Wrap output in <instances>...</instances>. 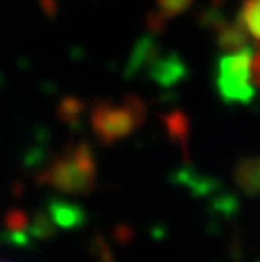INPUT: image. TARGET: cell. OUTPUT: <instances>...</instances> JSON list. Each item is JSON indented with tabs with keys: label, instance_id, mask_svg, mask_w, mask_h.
I'll return each mask as SVG.
<instances>
[{
	"label": "cell",
	"instance_id": "6da1fadb",
	"mask_svg": "<svg viewBox=\"0 0 260 262\" xmlns=\"http://www.w3.org/2000/svg\"><path fill=\"white\" fill-rule=\"evenodd\" d=\"M94 180H96V166L86 145L74 147L72 151L63 154L47 170V182L70 194L90 192L94 188Z\"/></svg>",
	"mask_w": 260,
	"mask_h": 262
},
{
	"label": "cell",
	"instance_id": "277c9868",
	"mask_svg": "<svg viewBox=\"0 0 260 262\" xmlns=\"http://www.w3.org/2000/svg\"><path fill=\"white\" fill-rule=\"evenodd\" d=\"M240 20L244 33L260 43V0H244Z\"/></svg>",
	"mask_w": 260,
	"mask_h": 262
},
{
	"label": "cell",
	"instance_id": "3957f363",
	"mask_svg": "<svg viewBox=\"0 0 260 262\" xmlns=\"http://www.w3.org/2000/svg\"><path fill=\"white\" fill-rule=\"evenodd\" d=\"M137 115L139 113L133 111V102H127L121 106L100 104L92 117L94 133L104 141H117L133 131L137 123Z\"/></svg>",
	"mask_w": 260,
	"mask_h": 262
},
{
	"label": "cell",
	"instance_id": "5b68a950",
	"mask_svg": "<svg viewBox=\"0 0 260 262\" xmlns=\"http://www.w3.org/2000/svg\"><path fill=\"white\" fill-rule=\"evenodd\" d=\"M252 78H254V84L258 88L260 86V51L252 53Z\"/></svg>",
	"mask_w": 260,
	"mask_h": 262
},
{
	"label": "cell",
	"instance_id": "7a4b0ae2",
	"mask_svg": "<svg viewBox=\"0 0 260 262\" xmlns=\"http://www.w3.org/2000/svg\"><path fill=\"white\" fill-rule=\"evenodd\" d=\"M217 88L225 100H250L256 84L252 78V51H235L219 61Z\"/></svg>",
	"mask_w": 260,
	"mask_h": 262
},
{
	"label": "cell",
	"instance_id": "8992f818",
	"mask_svg": "<svg viewBox=\"0 0 260 262\" xmlns=\"http://www.w3.org/2000/svg\"><path fill=\"white\" fill-rule=\"evenodd\" d=\"M162 2V8H166V10H170V12H176V10H180L188 0H160Z\"/></svg>",
	"mask_w": 260,
	"mask_h": 262
}]
</instances>
